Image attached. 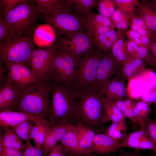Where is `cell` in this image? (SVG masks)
<instances>
[{
  "mask_svg": "<svg viewBox=\"0 0 156 156\" xmlns=\"http://www.w3.org/2000/svg\"><path fill=\"white\" fill-rule=\"evenodd\" d=\"M49 81L51 106L48 120L51 125L77 121L80 90L72 84Z\"/></svg>",
  "mask_w": 156,
  "mask_h": 156,
  "instance_id": "obj_1",
  "label": "cell"
},
{
  "mask_svg": "<svg viewBox=\"0 0 156 156\" xmlns=\"http://www.w3.org/2000/svg\"><path fill=\"white\" fill-rule=\"evenodd\" d=\"M19 91L14 111L48 120L51 106L49 81L38 82Z\"/></svg>",
  "mask_w": 156,
  "mask_h": 156,
  "instance_id": "obj_2",
  "label": "cell"
},
{
  "mask_svg": "<svg viewBox=\"0 0 156 156\" xmlns=\"http://www.w3.org/2000/svg\"><path fill=\"white\" fill-rule=\"evenodd\" d=\"M103 97L100 88L92 86L80 90L77 123L81 122L94 130L109 121L104 110Z\"/></svg>",
  "mask_w": 156,
  "mask_h": 156,
  "instance_id": "obj_3",
  "label": "cell"
},
{
  "mask_svg": "<svg viewBox=\"0 0 156 156\" xmlns=\"http://www.w3.org/2000/svg\"><path fill=\"white\" fill-rule=\"evenodd\" d=\"M42 15L35 0H26L14 9L0 14L12 30L21 36L34 35Z\"/></svg>",
  "mask_w": 156,
  "mask_h": 156,
  "instance_id": "obj_4",
  "label": "cell"
},
{
  "mask_svg": "<svg viewBox=\"0 0 156 156\" xmlns=\"http://www.w3.org/2000/svg\"><path fill=\"white\" fill-rule=\"evenodd\" d=\"M45 23L64 36L72 33L87 31V18L74 13L64 0V4L42 16Z\"/></svg>",
  "mask_w": 156,
  "mask_h": 156,
  "instance_id": "obj_5",
  "label": "cell"
},
{
  "mask_svg": "<svg viewBox=\"0 0 156 156\" xmlns=\"http://www.w3.org/2000/svg\"><path fill=\"white\" fill-rule=\"evenodd\" d=\"M35 49L33 34L20 36L0 42V62L5 65L21 64L29 66V59Z\"/></svg>",
  "mask_w": 156,
  "mask_h": 156,
  "instance_id": "obj_6",
  "label": "cell"
},
{
  "mask_svg": "<svg viewBox=\"0 0 156 156\" xmlns=\"http://www.w3.org/2000/svg\"><path fill=\"white\" fill-rule=\"evenodd\" d=\"M79 60L74 58L63 48H56L53 58L49 80L73 85Z\"/></svg>",
  "mask_w": 156,
  "mask_h": 156,
  "instance_id": "obj_7",
  "label": "cell"
},
{
  "mask_svg": "<svg viewBox=\"0 0 156 156\" xmlns=\"http://www.w3.org/2000/svg\"><path fill=\"white\" fill-rule=\"evenodd\" d=\"M59 44L60 47L77 60L92 53L98 48L95 44L94 37L88 30L61 37Z\"/></svg>",
  "mask_w": 156,
  "mask_h": 156,
  "instance_id": "obj_8",
  "label": "cell"
},
{
  "mask_svg": "<svg viewBox=\"0 0 156 156\" xmlns=\"http://www.w3.org/2000/svg\"><path fill=\"white\" fill-rule=\"evenodd\" d=\"M102 55L103 51L98 48L92 53L79 59L73 85L78 90H81L94 85Z\"/></svg>",
  "mask_w": 156,
  "mask_h": 156,
  "instance_id": "obj_9",
  "label": "cell"
},
{
  "mask_svg": "<svg viewBox=\"0 0 156 156\" xmlns=\"http://www.w3.org/2000/svg\"><path fill=\"white\" fill-rule=\"evenodd\" d=\"M56 48L53 44L44 48H36L33 51L29 65L38 82L49 81Z\"/></svg>",
  "mask_w": 156,
  "mask_h": 156,
  "instance_id": "obj_10",
  "label": "cell"
},
{
  "mask_svg": "<svg viewBox=\"0 0 156 156\" xmlns=\"http://www.w3.org/2000/svg\"><path fill=\"white\" fill-rule=\"evenodd\" d=\"M5 66L8 70L7 78L11 80L19 89L38 82L28 66L17 64Z\"/></svg>",
  "mask_w": 156,
  "mask_h": 156,
  "instance_id": "obj_11",
  "label": "cell"
},
{
  "mask_svg": "<svg viewBox=\"0 0 156 156\" xmlns=\"http://www.w3.org/2000/svg\"><path fill=\"white\" fill-rule=\"evenodd\" d=\"M120 65L113 58L111 51H103V55L97 68L96 79L92 86L100 88L104 82L110 79L111 76Z\"/></svg>",
  "mask_w": 156,
  "mask_h": 156,
  "instance_id": "obj_12",
  "label": "cell"
},
{
  "mask_svg": "<svg viewBox=\"0 0 156 156\" xmlns=\"http://www.w3.org/2000/svg\"><path fill=\"white\" fill-rule=\"evenodd\" d=\"M20 91L10 79L0 86V111L15 110L19 96Z\"/></svg>",
  "mask_w": 156,
  "mask_h": 156,
  "instance_id": "obj_13",
  "label": "cell"
},
{
  "mask_svg": "<svg viewBox=\"0 0 156 156\" xmlns=\"http://www.w3.org/2000/svg\"><path fill=\"white\" fill-rule=\"evenodd\" d=\"M47 120L31 116L23 112L16 111H0V126L3 129L9 127L13 128L20 123L30 120L35 122Z\"/></svg>",
  "mask_w": 156,
  "mask_h": 156,
  "instance_id": "obj_14",
  "label": "cell"
},
{
  "mask_svg": "<svg viewBox=\"0 0 156 156\" xmlns=\"http://www.w3.org/2000/svg\"><path fill=\"white\" fill-rule=\"evenodd\" d=\"M79 144L80 156L90 155L93 153L92 145L96 134L92 129L78 122L75 125Z\"/></svg>",
  "mask_w": 156,
  "mask_h": 156,
  "instance_id": "obj_15",
  "label": "cell"
},
{
  "mask_svg": "<svg viewBox=\"0 0 156 156\" xmlns=\"http://www.w3.org/2000/svg\"><path fill=\"white\" fill-rule=\"evenodd\" d=\"M119 141L105 133H96L93 143V152L109 155L118 149Z\"/></svg>",
  "mask_w": 156,
  "mask_h": 156,
  "instance_id": "obj_16",
  "label": "cell"
},
{
  "mask_svg": "<svg viewBox=\"0 0 156 156\" xmlns=\"http://www.w3.org/2000/svg\"><path fill=\"white\" fill-rule=\"evenodd\" d=\"M100 90L103 96L111 101L123 99L127 93L124 83L116 79H110L104 82Z\"/></svg>",
  "mask_w": 156,
  "mask_h": 156,
  "instance_id": "obj_17",
  "label": "cell"
},
{
  "mask_svg": "<svg viewBox=\"0 0 156 156\" xmlns=\"http://www.w3.org/2000/svg\"><path fill=\"white\" fill-rule=\"evenodd\" d=\"M59 142L67 155L71 156H80L78 133L75 125L72 124Z\"/></svg>",
  "mask_w": 156,
  "mask_h": 156,
  "instance_id": "obj_18",
  "label": "cell"
},
{
  "mask_svg": "<svg viewBox=\"0 0 156 156\" xmlns=\"http://www.w3.org/2000/svg\"><path fill=\"white\" fill-rule=\"evenodd\" d=\"M136 10L139 16L144 21L152 36H156V12L150 6L148 1L140 2Z\"/></svg>",
  "mask_w": 156,
  "mask_h": 156,
  "instance_id": "obj_19",
  "label": "cell"
},
{
  "mask_svg": "<svg viewBox=\"0 0 156 156\" xmlns=\"http://www.w3.org/2000/svg\"><path fill=\"white\" fill-rule=\"evenodd\" d=\"M65 2L74 13L87 18L93 13L92 9L97 3L96 0H65Z\"/></svg>",
  "mask_w": 156,
  "mask_h": 156,
  "instance_id": "obj_20",
  "label": "cell"
},
{
  "mask_svg": "<svg viewBox=\"0 0 156 156\" xmlns=\"http://www.w3.org/2000/svg\"><path fill=\"white\" fill-rule=\"evenodd\" d=\"M123 33L122 31H117L114 29L110 30L95 37V44L104 51H110L114 44Z\"/></svg>",
  "mask_w": 156,
  "mask_h": 156,
  "instance_id": "obj_21",
  "label": "cell"
},
{
  "mask_svg": "<svg viewBox=\"0 0 156 156\" xmlns=\"http://www.w3.org/2000/svg\"><path fill=\"white\" fill-rule=\"evenodd\" d=\"M122 66V75L128 79L146 68L143 60L130 55Z\"/></svg>",
  "mask_w": 156,
  "mask_h": 156,
  "instance_id": "obj_22",
  "label": "cell"
},
{
  "mask_svg": "<svg viewBox=\"0 0 156 156\" xmlns=\"http://www.w3.org/2000/svg\"><path fill=\"white\" fill-rule=\"evenodd\" d=\"M127 41L123 35L114 43L110 51L113 58L121 65L129 56L127 50Z\"/></svg>",
  "mask_w": 156,
  "mask_h": 156,
  "instance_id": "obj_23",
  "label": "cell"
},
{
  "mask_svg": "<svg viewBox=\"0 0 156 156\" xmlns=\"http://www.w3.org/2000/svg\"><path fill=\"white\" fill-rule=\"evenodd\" d=\"M103 103L105 113L112 123L119 122L125 120L126 117L124 113L112 101L108 100L103 96Z\"/></svg>",
  "mask_w": 156,
  "mask_h": 156,
  "instance_id": "obj_24",
  "label": "cell"
},
{
  "mask_svg": "<svg viewBox=\"0 0 156 156\" xmlns=\"http://www.w3.org/2000/svg\"><path fill=\"white\" fill-rule=\"evenodd\" d=\"M128 129L126 120H123L119 122L112 123L106 129L104 133L114 139L119 140L127 134Z\"/></svg>",
  "mask_w": 156,
  "mask_h": 156,
  "instance_id": "obj_25",
  "label": "cell"
},
{
  "mask_svg": "<svg viewBox=\"0 0 156 156\" xmlns=\"http://www.w3.org/2000/svg\"><path fill=\"white\" fill-rule=\"evenodd\" d=\"M133 111L140 128L143 129L145 120L151 112L150 104L141 100L136 102Z\"/></svg>",
  "mask_w": 156,
  "mask_h": 156,
  "instance_id": "obj_26",
  "label": "cell"
},
{
  "mask_svg": "<svg viewBox=\"0 0 156 156\" xmlns=\"http://www.w3.org/2000/svg\"><path fill=\"white\" fill-rule=\"evenodd\" d=\"M35 1L42 16L64 4V0H35Z\"/></svg>",
  "mask_w": 156,
  "mask_h": 156,
  "instance_id": "obj_27",
  "label": "cell"
},
{
  "mask_svg": "<svg viewBox=\"0 0 156 156\" xmlns=\"http://www.w3.org/2000/svg\"><path fill=\"white\" fill-rule=\"evenodd\" d=\"M34 123L31 120H26L12 129L20 139L26 142L31 140L30 133Z\"/></svg>",
  "mask_w": 156,
  "mask_h": 156,
  "instance_id": "obj_28",
  "label": "cell"
},
{
  "mask_svg": "<svg viewBox=\"0 0 156 156\" xmlns=\"http://www.w3.org/2000/svg\"><path fill=\"white\" fill-rule=\"evenodd\" d=\"M116 9L126 14H135L140 2L137 0H114Z\"/></svg>",
  "mask_w": 156,
  "mask_h": 156,
  "instance_id": "obj_29",
  "label": "cell"
},
{
  "mask_svg": "<svg viewBox=\"0 0 156 156\" xmlns=\"http://www.w3.org/2000/svg\"><path fill=\"white\" fill-rule=\"evenodd\" d=\"M111 24L110 18L100 14L93 13L87 18L88 30L90 31L94 28L101 25L109 26Z\"/></svg>",
  "mask_w": 156,
  "mask_h": 156,
  "instance_id": "obj_30",
  "label": "cell"
},
{
  "mask_svg": "<svg viewBox=\"0 0 156 156\" xmlns=\"http://www.w3.org/2000/svg\"><path fill=\"white\" fill-rule=\"evenodd\" d=\"M0 131V140L5 146L13 148L15 143L20 139L12 128L6 127Z\"/></svg>",
  "mask_w": 156,
  "mask_h": 156,
  "instance_id": "obj_31",
  "label": "cell"
},
{
  "mask_svg": "<svg viewBox=\"0 0 156 156\" xmlns=\"http://www.w3.org/2000/svg\"><path fill=\"white\" fill-rule=\"evenodd\" d=\"M72 125L70 122H65L51 125L49 131L52 135L59 142L68 131Z\"/></svg>",
  "mask_w": 156,
  "mask_h": 156,
  "instance_id": "obj_32",
  "label": "cell"
},
{
  "mask_svg": "<svg viewBox=\"0 0 156 156\" xmlns=\"http://www.w3.org/2000/svg\"><path fill=\"white\" fill-rule=\"evenodd\" d=\"M96 3L100 14L104 17L110 18L116 9L114 0H98Z\"/></svg>",
  "mask_w": 156,
  "mask_h": 156,
  "instance_id": "obj_33",
  "label": "cell"
},
{
  "mask_svg": "<svg viewBox=\"0 0 156 156\" xmlns=\"http://www.w3.org/2000/svg\"><path fill=\"white\" fill-rule=\"evenodd\" d=\"M126 34L129 40L133 41L139 47H144L148 49L151 42L150 38L131 29L127 32Z\"/></svg>",
  "mask_w": 156,
  "mask_h": 156,
  "instance_id": "obj_34",
  "label": "cell"
},
{
  "mask_svg": "<svg viewBox=\"0 0 156 156\" xmlns=\"http://www.w3.org/2000/svg\"><path fill=\"white\" fill-rule=\"evenodd\" d=\"M20 36L15 34L0 16V42L10 40Z\"/></svg>",
  "mask_w": 156,
  "mask_h": 156,
  "instance_id": "obj_35",
  "label": "cell"
},
{
  "mask_svg": "<svg viewBox=\"0 0 156 156\" xmlns=\"http://www.w3.org/2000/svg\"><path fill=\"white\" fill-rule=\"evenodd\" d=\"M140 141L130 133L124 136L119 141L118 148H128L139 150Z\"/></svg>",
  "mask_w": 156,
  "mask_h": 156,
  "instance_id": "obj_36",
  "label": "cell"
},
{
  "mask_svg": "<svg viewBox=\"0 0 156 156\" xmlns=\"http://www.w3.org/2000/svg\"><path fill=\"white\" fill-rule=\"evenodd\" d=\"M143 129L147 136L156 144V120L147 117L144 122Z\"/></svg>",
  "mask_w": 156,
  "mask_h": 156,
  "instance_id": "obj_37",
  "label": "cell"
},
{
  "mask_svg": "<svg viewBox=\"0 0 156 156\" xmlns=\"http://www.w3.org/2000/svg\"><path fill=\"white\" fill-rule=\"evenodd\" d=\"M49 129L47 134L42 147L44 156H47L49 152L58 144V142L51 134Z\"/></svg>",
  "mask_w": 156,
  "mask_h": 156,
  "instance_id": "obj_38",
  "label": "cell"
},
{
  "mask_svg": "<svg viewBox=\"0 0 156 156\" xmlns=\"http://www.w3.org/2000/svg\"><path fill=\"white\" fill-rule=\"evenodd\" d=\"M26 0H0V14L11 10Z\"/></svg>",
  "mask_w": 156,
  "mask_h": 156,
  "instance_id": "obj_39",
  "label": "cell"
},
{
  "mask_svg": "<svg viewBox=\"0 0 156 156\" xmlns=\"http://www.w3.org/2000/svg\"><path fill=\"white\" fill-rule=\"evenodd\" d=\"M138 58L150 66L154 67L152 57L149 50L143 47H139L138 49Z\"/></svg>",
  "mask_w": 156,
  "mask_h": 156,
  "instance_id": "obj_40",
  "label": "cell"
},
{
  "mask_svg": "<svg viewBox=\"0 0 156 156\" xmlns=\"http://www.w3.org/2000/svg\"><path fill=\"white\" fill-rule=\"evenodd\" d=\"M51 125L50 123L45 124L34 140L36 148H42L47 134Z\"/></svg>",
  "mask_w": 156,
  "mask_h": 156,
  "instance_id": "obj_41",
  "label": "cell"
},
{
  "mask_svg": "<svg viewBox=\"0 0 156 156\" xmlns=\"http://www.w3.org/2000/svg\"><path fill=\"white\" fill-rule=\"evenodd\" d=\"M126 14L119 9H116L110 17L115 28H117L120 31H121L122 22Z\"/></svg>",
  "mask_w": 156,
  "mask_h": 156,
  "instance_id": "obj_42",
  "label": "cell"
},
{
  "mask_svg": "<svg viewBox=\"0 0 156 156\" xmlns=\"http://www.w3.org/2000/svg\"><path fill=\"white\" fill-rule=\"evenodd\" d=\"M49 123L50 122L47 120L37 121L35 122L30 133L31 139L34 140L44 126L46 124Z\"/></svg>",
  "mask_w": 156,
  "mask_h": 156,
  "instance_id": "obj_43",
  "label": "cell"
},
{
  "mask_svg": "<svg viewBox=\"0 0 156 156\" xmlns=\"http://www.w3.org/2000/svg\"><path fill=\"white\" fill-rule=\"evenodd\" d=\"M150 150L156 153V144L146 136L140 142L139 150Z\"/></svg>",
  "mask_w": 156,
  "mask_h": 156,
  "instance_id": "obj_44",
  "label": "cell"
},
{
  "mask_svg": "<svg viewBox=\"0 0 156 156\" xmlns=\"http://www.w3.org/2000/svg\"><path fill=\"white\" fill-rule=\"evenodd\" d=\"M123 113L126 117L128 118L130 120L133 129H135L139 127L138 121L134 116L133 109L127 108Z\"/></svg>",
  "mask_w": 156,
  "mask_h": 156,
  "instance_id": "obj_45",
  "label": "cell"
},
{
  "mask_svg": "<svg viewBox=\"0 0 156 156\" xmlns=\"http://www.w3.org/2000/svg\"><path fill=\"white\" fill-rule=\"evenodd\" d=\"M114 29L108 26L101 25L96 27L90 32L94 37L99 35L105 34L107 31Z\"/></svg>",
  "mask_w": 156,
  "mask_h": 156,
  "instance_id": "obj_46",
  "label": "cell"
},
{
  "mask_svg": "<svg viewBox=\"0 0 156 156\" xmlns=\"http://www.w3.org/2000/svg\"><path fill=\"white\" fill-rule=\"evenodd\" d=\"M139 47L133 41L129 40L127 41V48L129 55L138 58V49Z\"/></svg>",
  "mask_w": 156,
  "mask_h": 156,
  "instance_id": "obj_47",
  "label": "cell"
},
{
  "mask_svg": "<svg viewBox=\"0 0 156 156\" xmlns=\"http://www.w3.org/2000/svg\"><path fill=\"white\" fill-rule=\"evenodd\" d=\"M47 156H68L62 147L57 144L49 153Z\"/></svg>",
  "mask_w": 156,
  "mask_h": 156,
  "instance_id": "obj_48",
  "label": "cell"
},
{
  "mask_svg": "<svg viewBox=\"0 0 156 156\" xmlns=\"http://www.w3.org/2000/svg\"><path fill=\"white\" fill-rule=\"evenodd\" d=\"M25 147L23 153V156H34L36 148L32 145L30 140L25 142Z\"/></svg>",
  "mask_w": 156,
  "mask_h": 156,
  "instance_id": "obj_49",
  "label": "cell"
},
{
  "mask_svg": "<svg viewBox=\"0 0 156 156\" xmlns=\"http://www.w3.org/2000/svg\"><path fill=\"white\" fill-rule=\"evenodd\" d=\"M151 42L148 49L151 54L154 67H156V36L151 39Z\"/></svg>",
  "mask_w": 156,
  "mask_h": 156,
  "instance_id": "obj_50",
  "label": "cell"
},
{
  "mask_svg": "<svg viewBox=\"0 0 156 156\" xmlns=\"http://www.w3.org/2000/svg\"><path fill=\"white\" fill-rule=\"evenodd\" d=\"M23 152L4 146V156H23Z\"/></svg>",
  "mask_w": 156,
  "mask_h": 156,
  "instance_id": "obj_51",
  "label": "cell"
},
{
  "mask_svg": "<svg viewBox=\"0 0 156 156\" xmlns=\"http://www.w3.org/2000/svg\"><path fill=\"white\" fill-rule=\"evenodd\" d=\"M118 156H144L141 154L140 150H135L131 152H126L124 150L120 151ZM148 156H156V153L153 152Z\"/></svg>",
  "mask_w": 156,
  "mask_h": 156,
  "instance_id": "obj_52",
  "label": "cell"
},
{
  "mask_svg": "<svg viewBox=\"0 0 156 156\" xmlns=\"http://www.w3.org/2000/svg\"><path fill=\"white\" fill-rule=\"evenodd\" d=\"M114 104L123 112L127 109L123 99H119L112 101Z\"/></svg>",
  "mask_w": 156,
  "mask_h": 156,
  "instance_id": "obj_53",
  "label": "cell"
},
{
  "mask_svg": "<svg viewBox=\"0 0 156 156\" xmlns=\"http://www.w3.org/2000/svg\"><path fill=\"white\" fill-rule=\"evenodd\" d=\"M5 68L3 66V64L0 62V81H1V85L0 86L5 83L7 81L6 77H5L4 75Z\"/></svg>",
  "mask_w": 156,
  "mask_h": 156,
  "instance_id": "obj_54",
  "label": "cell"
},
{
  "mask_svg": "<svg viewBox=\"0 0 156 156\" xmlns=\"http://www.w3.org/2000/svg\"><path fill=\"white\" fill-rule=\"evenodd\" d=\"M124 102L127 108L133 109L136 103L133 99L130 98L128 99L124 100Z\"/></svg>",
  "mask_w": 156,
  "mask_h": 156,
  "instance_id": "obj_55",
  "label": "cell"
},
{
  "mask_svg": "<svg viewBox=\"0 0 156 156\" xmlns=\"http://www.w3.org/2000/svg\"><path fill=\"white\" fill-rule=\"evenodd\" d=\"M34 156H44L42 148H36Z\"/></svg>",
  "mask_w": 156,
  "mask_h": 156,
  "instance_id": "obj_56",
  "label": "cell"
},
{
  "mask_svg": "<svg viewBox=\"0 0 156 156\" xmlns=\"http://www.w3.org/2000/svg\"><path fill=\"white\" fill-rule=\"evenodd\" d=\"M148 2L150 6L156 12V0H151Z\"/></svg>",
  "mask_w": 156,
  "mask_h": 156,
  "instance_id": "obj_57",
  "label": "cell"
},
{
  "mask_svg": "<svg viewBox=\"0 0 156 156\" xmlns=\"http://www.w3.org/2000/svg\"><path fill=\"white\" fill-rule=\"evenodd\" d=\"M154 102L155 103V107H156V98L155 99V101H154Z\"/></svg>",
  "mask_w": 156,
  "mask_h": 156,
  "instance_id": "obj_58",
  "label": "cell"
},
{
  "mask_svg": "<svg viewBox=\"0 0 156 156\" xmlns=\"http://www.w3.org/2000/svg\"><path fill=\"white\" fill-rule=\"evenodd\" d=\"M92 156H99L98 155H93Z\"/></svg>",
  "mask_w": 156,
  "mask_h": 156,
  "instance_id": "obj_59",
  "label": "cell"
}]
</instances>
